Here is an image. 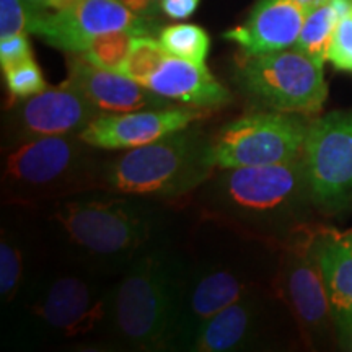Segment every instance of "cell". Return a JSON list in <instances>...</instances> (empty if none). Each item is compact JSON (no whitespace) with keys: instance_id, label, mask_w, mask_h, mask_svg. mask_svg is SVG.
Listing matches in <instances>:
<instances>
[{"instance_id":"6da1fadb","label":"cell","mask_w":352,"mask_h":352,"mask_svg":"<svg viewBox=\"0 0 352 352\" xmlns=\"http://www.w3.org/2000/svg\"><path fill=\"white\" fill-rule=\"evenodd\" d=\"M44 215L59 258L107 277L122 274L164 232V215L147 197L107 189L60 197Z\"/></svg>"},{"instance_id":"cb8c5ba5","label":"cell","mask_w":352,"mask_h":352,"mask_svg":"<svg viewBox=\"0 0 352 352\" xmlns=\"http://www.w3.org/2000/svg\"><path fill=\"white\" fill-rule=\"evenodd\" d=\"M166 57H168V52L164 50L160 41L151 38L148 34H140L134 38L121 74L144 85L164 64Z\"/></svg>"},{"instance_id":"f1b7e54d","label":"cell","mask_w":352,"mask_h":352,"mask_svg":"<svg viewBox=\"0 0 352 352\" xmlns=\"http://www.w3.org/2000/svg\"><path fill=\"white\" fill-rule=\"evenodd\" d=\"M201 0H162L160 12L171 20H186L199 7Z\"/></svg>"},{"instance_id":"d6986e66","label":"cell","mask_w":352,"mask_h":352,"mask_svg":"<svg viewBox=\"0 0 352 352\" xmlns=\"http://www.w3.org/2000/svg\"><path fill=\"white\" fill-rule=\"evenodd\" d=\"M318 256L333 318L352 338V243L346 233L320 230Z\"/></svg>"},{"instance_id":"d4e9b609","label":"cell","mask_w":352,"mask_h":352,"mask_svg":"<svg viewBox=\"0 0 352 352\" xmlns=\"http://www.w3.org/2000/svg\"><path fill=\"white\" fill-rule=\"evenodd\" d=\"M3 76H6L8 90V108L19 103V101L32 98V96L50 88L34 59L3 70Z\"/></svg>"},{"instance_id":"484cf974","label":"cell","mask_w":352,"mask_h":352,"mask_svg":"<svg viewBox=\"0 0 352 352\" xmlns=\"http://www.w3.org/2000/svg\"><path fill=\"white\" fill-rule=\"evenodd\" d=\"M44 12L30 0H0V39L20 33L32 34Z\"/></svg>"},{"instance_id":"3957f363","label":"cell","mask_w":352,"mask_h":352,"mask_svg":"<svg viewBox=\"0 0 352 352\" xmlns=\"http://www.w3.org/2000/svg\"><path fill=\"white\" fill-rule=\"evenodd\" d=\"M111 285L107 276L59 258L57 266L32 271L13 303L30 336L59 344L85 341L107 333Z\"/></svg>"},{"instance_id":"30bf717a","label":"cell","mask_w":352,"mask_h":352,"mask_svg":"<svg viewBox=\"0 0 352 352\" xmlns=\"http://www.w3.org/2000/svg\"><path fill=\"white\" fill-rule=\"evenodd\" d=\"M303 168L310 199L324 209L352 202V108L311 122L303 147Z\"/></svg>"},{"instance_id":"8992f818","label":"cell","mask_w":352,"mask_h":352,"mask_svg":"<svg viewBox=\"0 0 352 352\" xmlns=\"http://www.w3.org/2000/svg\"><path fill=\"white\" fill-rule=\"evenodd\" d=\"M98 148L72 135L12 144L3 158V191L16 202L56 201L98 186Z\"/></svg>"},{"instance_id":"52a82bcc","label":"cell","mask_w":352,"mask_h":352,"mask_svg":"<svg viewBox=\"0 0 352 352\" xmlns=\"http://www.w3.org/2000/svg\"><path fill=\"white\" fill-rule=\"evenodd\" d=\"M256 289V252H199L184 258L175 351H189L212 316Z\"/></svg>"},{"instance_id":"5b68a950","label":"cell","mask_w":352,"mask_h":352,"mask_svg":"<svg viewBox=\"0 0 352 352\" xmlns=\"http://www.w3.org/2000/svg\"><path fill=\"white\" fill-rule=\"evenodd\" d=\"M217 171L206 182L202 202L210 214L252 235L277 230L308 189L302 157L287 164Z\"/></svg>"},{"instance_id":"5bb4252c","label":"cell","mask_w":352,"mask_h":352,"mask_svg":"<svg viewBox=\"0 0 352 352\" xmlns=\"http://www.w3.org/2000/svg\"><path fill=\"white\" fill-rule=\"evenodd\" d=\"M12 144L50 135L80 134L101 114L76 88L63 83L8 108Z\"/></svg>"},{"instance_id":"1f68e13d","label":"cell","mask_w":352,"mask_h":352,"mask_svg":"<svg viewBox=\"0 0 352 352\" xmlns=\"http://www.w3.org/2000/svg\"><path fill=\"white\" fill-rule=\"evenodd\" d=\"M296 2L300 3V6L305 8L307 13H308V10H311V8H314V7L320 6V3L327 2V0H296Z\"/></svg>"},{"instance_id":"e575fe53","label":"cell","mask_w":352,"mask_h":352,"mask_svg":"<svg viewBox=\"0 0 352 352\" xmlns=\"http://www.w3.org/2000/svg\"><path fill=\"white\" fill-rule=\"evenodd\" d=\"M351 340H352V338H351Z\"/></svg>"},{"instance_id":"9c48e42d","label":"cell","mask_w":352,"mask_h":352,"mask_svg":"<svg viewBox=\"0 0 352 352\" xmlns=\"http://www.w3.org/2000/svg\"><path fill=\"white\" fill-rule=\"evenodd\" d=\"M308 127L300 114L267 109L243 114L210 139V165L215 170H227L297 160L303 155Z\"/></svg>"},{"instance_id":"f546056e","label":"cell","mask_w":352,"mask_h":352,"mask_svg":"<svg viewBox=\"0 0 352 352\" xmlns=\"http://www.w3.org/2000/svg\"><path fill=\"white\" fill-rule=\"evenodd\" d=\"M122 6H126L131 12L138 13L144 19H151L160 10L162 0H120Z\"/></svg>"},{"instance_id":"4fadbf2b","label":"cell","mask_w":352,"mask_h":352,"mask_svg":"<svg viewBox=\"0 0 352 352\" xmlns=\"http://www.w3.org/2000/svg\"><path fill=\"white\" fill-rule=\"evenodd\" d=\"M208 116V109L184 104L131 113L98 114L78 134V138L98 151H129L164 139L171 132L197 124Z\"/></svg>"},{"instance_id":"83f0119b","label":"cell","mask_w":352,"mask_h":352,"mask_svg":"<svg viewBox=\"0 0 352 352\" xmlns=\"http://www.w3.org/2000/svg\"><path fill=\"white\" fill-rule=\"evenodd\" d=\"M30 59H33V50L28 39V33L13 34V36L0 39V65H2V70L26 63Z\"/></svg>"},{"instance_id":"603a6c76","label":"cell","mask_w":352,"mask_h":352,"mask_svg":"<svg viewBox=\"0 0 352 352\" xmlns=\"http://www.w3.org/2000/svg\"><path fill=\"white\" fill-rule=\"evenodd\" d=\"M135 36H139V34L127 32V30L98 34L91 39V43L88 44V47L80 56L85 57L88 63L96 65V67L121 72Z\"/></svg>"},{"instance_id":"ba28073f","label":"cell","mask_w":352,"mask_h":352,"mask_svg":"<svg viewBox=\"0 0 352 352\" xmlns=\"http://www.w3.org/2000/svg\"><path fill=\"white\" fill-rule=\"evenodd\" d=\"M235 82L258 109L315 116L328 98L323 64L298 50L243 56Z\"/></svg>"},{"instance_id":"ffe728a7","label":"cell","mask_w":352,"mask_h":352,"mask_svg":"<svg viewBox=\"0 0 352 352\" xmlns=\"http://www.w3.org/2000/svg\"><path fill=\"white\" fill-rule=\"evenodd\" d=\"M351 7L352 0H327L308 10L296 43V50L324 65L328 60L334 30Z\"/></svg>"},{"instance_id":"d6a6232c","label":"cell","mask_w":352,"mask_h":352,"mask_svg":"<svg viewBox=\"0 0 352 352\" xmlns=\"http://www.w3.org/2000/svg\"><path fill=\"white\" fill-rule=\"evenodd\" d=\"M30 2H33L34 6H39V7L44 8V0H30ZM44 10H46V8H44Z\"/></svg>"},{"instance_id":"4316f807","label":"cell","mask_w":352,"mask_h":352,"mask_svg":"<svg viewBox=\"0 0 352 352\" xmlns=\"http://www.w3.org/2000/svg\"><path fill=\"white\" fill-rule=\"evenodd\" d=\"M328 60L340 72L352 74V7L342 15L334 30Z\"/></svg>"},{"instance_id":"ac0fdd59","label":"cell","mask_w":352,"mask_h":352,"mask_svg":"<svg viewBox=\"0 0 352 352\" xmlns=\"http://www.w3.org/2000/svg\"><path fill=\"white\" fill-rule=\"evenodd\" d=\"M144 87L171 103L191 108H220L232 101L230 91L209 72L206 65L192 64L175 56L166 57Z\"/></svg>"},{"instance_id":"e0dca14e","label":"cell","mask_w":352,"mask_h":352,"mask_svg":"<svg viewBox=\"0 0 352 352\" xmlns=\"http://www.w3.org/2000/svg\"><path fill=\"white\" fill-rule=\"evenodd\" d=\"M267 296L259 289L223 308L199 329L189 351L232 352L256 349L266 331Z\"/></svg>"},{"instance_id":"7a4b0ae2","label":"cell","mask_w":352,"mask_h":352,"mask_svg":"<svg viewBox=\"0 0 352 352\" xmlns=\"http://www.w3.org/2000/svg\"><path fill=\"white\" fill-rule=\"evenodd\" d=\"M184 256L158 241L111 285L107 336L131 351H175Z\"/></svg>"},{"instance_id":"9a60e30c","label":"cell","mask_w":352,"mask_h":352,"mask_svg":"<svg viewBox=\"0 0 352 352\" xmlns=\"http://www.w3.org/2000/svg\"><path fill=\"white\" fill-rule=\"evenodd\" d=\"M64 83L76 88L101 114L171 107V101L142 83L121 72L96 67L80 54L69 60V76Z\"/></svg>"},{"instance_id":"277c9868","label":"cell","mask_w":352,"mask_h":352,"mask_svg":"<svg viewBox=\"0 0 352 352\" xmlns=\"http://www.w3.org/2000/svg\"><path fill=\"white\" fill-rule=\"evenodd\" d=\"M209 147L210 139L192 124L109 158L100 168L98 186L147 199L183 196L201 188L215 173Z\"/></svg>"},{"instance_id":"44dd1931","label":"cell","mask_w":352,"mask_h":352,"mask_svg":"<svg viewBox=\"0 0 352 352\" xmlns=\"http://www.w3.org/2000/svg\"><path fill=\"white\" fill-rule=\"evenodd\" d=\"M32 271L23 235L3 227L0 239V300L3 307H10L19 298Z\"/></svg>"},{"instance_id":"836d02e7","label":"cell","mask_w":352,"mask_h":352,"mask_svg":"<svg viewBox=\"0 0 352 352\" xmlns=\"http://www.w3.org/2000/svg\"><path fill=\"white\" fill-rule=\"evenodd\" d=\"M346 236L347 239H349V241L352 243V232H349V233H346Z\"/></svg>"},{"instance_id":"8fae6325","label":"cell","mask_w":352,"mask_h":352,"mask_svg":"<svg viewBox=\"0 0 352 352\" xmlns=\"http://www.w3.org/2000/svg\"><path fill=\"white\" fill-rule=\"evenodd\" d=\"M318 239L320 230L308 227H297L290 233L272 280L274 294L290 307L308 338H318L327 331L329 320H334L320 264Z\"/></svg>"},{"instance_id":"7402d4cb","label":"cell","mask_w":352,"mask_h":352,"mask_svg":"<svg viewBox=\"0 0 352 352\" xmlns=\"http://www.w3.org/2000/svg\"><path fill=\"white\" fill-rule=\"evenodd\" d=\"M164 50L168 56L179 57L197 65H206L208 59L210 38L208 32L192 23H176L165 26L158 34Z\"/></svg>"},{"instance_id":"7c38bea8","label":"cell","mask_w":352,"mask_h":352,"mask_svg":"<svg viewBox=\"0 0 352 352\" xmlns=\"http://www.w3.org/2000/svg\"><path fill=\"white\" fill-rule=\"evenodd\" d=\"M127 30L135 34H148V19L131 12L120 0H83L65 12H44L33 33L56 50L82 54L98 34Z\"/></svg>"},{"instance_id":"2e32d148","label":"cell","mask_w":352,"mask_h":352,"mask_svg":"<svg viewBox=\"0 0 352 352\" xmlns=\"http://www.w3.org/2000/svg\"><path fill=\"white\" fill-rule=\"evenodd\" d=\"M307 10L296 0H259L243 23L223 33L243 56H259L296 46Z\"/></svg>"},{"instance_id":"4dcf8cb0","label":"cell","mask_w":352,"mask_h":352,"mask_svg":"<svg viewBox=\"0 0 352 352\" xmlns=\"http://www.w3.org/2000/svg\"><path fill=\"white\" fill-rule=\"evenodd\" d=\"M83 0H44V8L47 12H65L77 7Z\"/></svg>"}]
</instances>
